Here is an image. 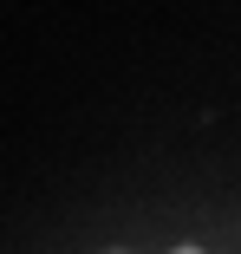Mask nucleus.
Wrapping results in <instances>:
<instances>
[{"instance_id": "1", "label": "nucleus", "mask_w": 241, "mask_h": 254, "mask_svg": "<svg viewBox=\"0 0 241 254\" xmlns=\"http://www.w3.org/2000/svg\"><path fill=\"white\" fill-rule=\"evenodd\" d=\"M176 254H202V248H176Z\"/></svg>"}]
</instances>
